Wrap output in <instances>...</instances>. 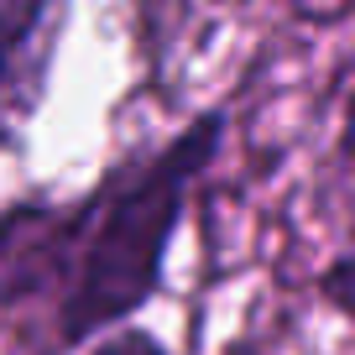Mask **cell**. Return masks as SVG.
Returning <instances> with one entry per match:
<instances>
[{
	"mask_svg": "<svg viewBox=\"0 0 355 355\" xmlns=\"http://www.w3.org/2000/svg\"><path fill=\"white\" fill-rule=\"evenodd\" d=\"M334 189H340V245L319 266V298L334 319L355 329V58L340 84V121H334Z\"/></svg>",
	"mask_w": 355,
	"mask_h": 355,
	"instance_id": "obj_3",
	"label": "cell"
},
{
	"mask_svg": "<svg viewBox=\"0 0 355 355\" xmlns=\"http://www.w3.org/2000/svg\"><path fill=\"white\" fill-rule=\"evenodd\" d=\"M63 32L68 0H0V146H16L42 115Z\"/></svg>",
	"mask_w": 355,
	"mask_h": 355,
	"instance_id": "obj_2",
	"label": "cell"
},
{
	"mask_svg": "<svg viewBox=\"0 0 355 355\" xmlns=\"http://www.w3.org/2000/svg\"><path fill=\"white\" fill-rule=\"evenodd\" d=\"M89 355H178V350H173L157 329H146V324L131 319V324L105 329L100 340H89Z\"/></svg>",
	"mask_w": 355,
	"mask_h": 355,
	"instance_id": "obj_4",
	"label": "cell"
},
{
	"mask_svg": "<svg viewBox=\"0 0 355 355\" xmlns=\"http://www.w3.org/2000/svg\"><path fill=\"white\" fill-rule=\"evenodd\" d=\"M230 105L110 162L73 199L0 204V313H42V350L73 355L162 293L193 189L230 141Z\"/></svg>",
	"mask_w": 355,
	"mask_h": 355,
	"instance_id": "obj_1",
	"label": "cell"
}]
</instances>
